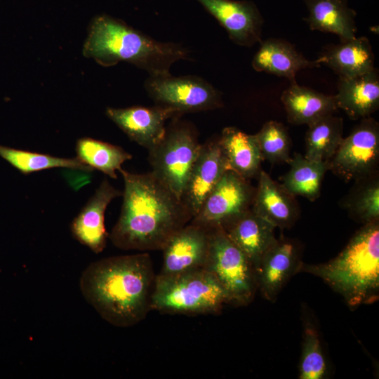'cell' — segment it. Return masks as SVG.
I'll return each instance as SVG.
<instances>
[{"label": "cell", "instance_id": "1", "mask_svg": "<svg viewBox=\"0 0 379 379\" xmlns=\"http://www.w3.org/2000/svg\"><path fill=\"white\" fill-rule=\"evenodd\" d=\"M118 172L124 182L123 202L109 239L123 250H162L192 220V214L152 171L134 173L121 168Z\"/></svg>", "mask_w": 379, "mask_h": 379}, {"label": "cell", "instance_id": "2", "mask_svg": "<svg viewBox=\"0 0 379 379\" xmlns=\"http://www.w3.org/2000/svg\"><path fill=\"white\" fill-rule=\"evenodd\" d=\"M156 275L149 253L112 256L91 263L79 287L84 299L110 324L129 327L151 308Z\"/></svg>", "mask_w": 379, "mask_h": 379}, {"label": "cell", "instance_id": "3", "mask_svg": "<svg viewBox=\"0 0 379 379\" xmlns=\"http://www.w3.org/2000/svg\"><path fill=\"white\" fill-rule=\"evenodd\" d=\"M82 53L101 66L127 62L153 77L169 76L173 63L191 60L190 51L181 44L157 41L105 14L91 21Z\"/></svg>", "mask_w": 379, "mask_h": 379}, {"label": "cell", "instance_id": "4", "mask_svg": "<svg viewBox=\"0 0 379 379\" xmlns=\"http://www.w3.org/2000/svg\"><path fill=\"white\" fill-rule=\"evenodd\" d=\"M298 270L321 278L352 307L375 301L379 289L378 220L365 224L335 258L318 265L300 262Z\"/></svg>", "mask_w": 379, "mask_h": 379}, {"label": "cell", "instance_id": "5", "mask_svg": "<svg viewBox=\"0 0 379 379\" xmlns=\"http://www.w3.org/2000/svg\"><path fill=\"white\" fill-rule=\"evenodd\" d=\"M226 303H230L226 291L205 269L156 275L152 310L188 315L217 314Z\"/></svg>", "mask_w": 379, "mask_h": 379}, {"label": "cell", "instance_id": "6", "mask_svg": "<svg viewBox=\"0 0 379 379\" xmlns=\"http://www.w3.org/2000/svg\"><path fill=\"white\" fill-rule=\"evenodd\" d=\"M165 135L148 149L152 173L180 200L201 144L189 124L173 120Z\"/></svg>", "mask_w": 379, "mask_h": 379}, {"label": "cell", "instance_id": "7", "mask_svg": "<svg viewBox=\"0 0 379 379\" xmlns=\"http://www.w3.org/2000/svg\"><path fill=\"white\" fill-rule=\"evenodd\" d=\"M210 229L209 250L204 269L224 288L230 303L247 305L257 289L253 266L220 226Z\"/></svg>", "mask_w": 379, "mask_h": 379}, {"label": "cell", "instance_id": "8", "mask_svg": "<svg viewBox=\"0 0 379 379\" xmlns=\"http://www.w3.org/2000/svg\"><path fill=\"white\" fill-rule=\"evenodd\" d=\"M145 89L155 105L170 108L178 115L223 106L220 92L196 76L149 77Z\"/></svg>", "mask_w": 379, "mask_h": 379}, {"label": "cell", "instance_id": "9", "mask_svg": "<svg viewBox=\"0 0 379 379\" xmlns=\"http://www.w3.org/2000/svg\"><path fill=\"white\" fill-rule=\"evenodd\" d=\"M379 159V125L370 117L361 119L348 136L343 138L328 169L349 181L365 178L375 169Z\"/></svg>", "mask_w": 379, "mask_h": 379}, {"label": "cell", "instance_id": "10", "mask_svg": "<svg viewBox=\"0 0 379 379\" xmlns=\"http://www.w3.org/2000/svg\"><path fill=\"white\" fill-rule=\"evenodd\" d=\"M254 192L247 179L227 170L191 222L207 228L222 227L250 208Z\"/></svg>", "mask_w": 379, "mask_h": 379}, {"label": "cell", "instance_id": "11", "mask_svg": "<svg viewBox=\"0 0 379 379\" xmlns=\"http://www.w3.org/2000/svg\"><path fill=\"white\" fill-rule=\"evenodd\" d=\"M211 229L191 221L176 232L163 249L159 274L173 275L204 269L210 245Z\"/></svg>", "mask_w": 379, "mask_h": 379}, {"label": "cell", "instance_id": "12", "mask_svg": "<svg viewBox=\"0 0 379 379\" xmlns=\"http://www.w3.org/2000/svg\"><path fill=\"white\" fill-rule=\"evenodd\" d=\"M105 113L130 140L147 150L157 145L165 135L166 121L180 116L170 108L157 105L150 107H107Z\"/></svg>", "mask_w": 379, "mask_h": 379}, {"label": "cell", "instance_id": "13", "mask_svg": "<svg viewBox=\"0 0 379 379\" xmlns=\"http://www.w3.org/2000/svg\"><path fill=\"white\" fill-rule=\"evenodd\" d=\"M226 29L234 43L251 47L262 41L263 18L251 1L197 0Z\"/></svg>", "mask_w": 379, "mask_h": 379}, {"label": "cell", "instance_id": "14", "mask_svg": "<svg viewBox=\"0 0 379 379\" xmlns=\"http://www.w3.org/2000/svg\"><path fill=\"white\" fill-rule=\"evenodd\" d=\"M227 170L228 165L218 139L201 144L181 197L192 218Z\"/></svg>", "mask_w": 379, "mask_h": 379}, {"label": "cell", "instance_id": "15", "mask_svg": "<svg viewBox=\"0 0 379 379\" xmlns=\"http://www.w3.org/2000/svg\"><path fill=\"white\" fill-rule=\"evenodd\" d=\"M120 196L122 192L105 178L72 221L70 230L73 237L95 253H101L107 246L109 234L105 225V211L109 204Z\"/></svg>", "mask_w": 379, "mask_h": 379}, {"label": "cell", "instance_id": "16", "mask_svg": "<svg viewBox=\"0 0 379 379\" xmlns=\"http://www.w3.org/2000/svg\"><path fill=\"white\" fill-rule=\"evenodd\" d=\"M299 264L296 246L277 239L254 267L257 288L265 298L274 300Z\"/></svg>", "mask_w": 379, "mask_h": 379}, {"label": "cell", "instance_id": "17", "mask_svg": "<svg viewBox=\"0 0 379 379\" xmlns=\"http://www.w3.org/2000/svg\"><path fill=\"white\" fill-rule=\"evenodd\" d=\"M221 227L253 268L277 240L275 227L251 208Z\"/></svg>", "mask_w": 379, "mask_h": 379}, {"label": "cell", "instance_id": "18", "mask_svg": "<svg viewBox=\"0 0 379 379\" xmlns=\"http://www.w3.org/2000/svg\"><path fill=\"white\" fill-rule=\"evenodd\" d=\"M293 197L282 185L260 171L251 208L274 227H289L296 220L298 213Z\"/></svg>", "mask_w": 379, "mask_h": 379}, {"label": "cell", "instance_id": "19", "mask_svg": "<svg viewBox=\"0 0 379 379\" xmlns=\"http://www.w3.org/2000/svg\"><path fill=\"white\" fill-rule=\"evenodd\" d=\"M251 65L256 72L284 77L291 84L296 82L295 76L302 69L320 66L316 60L306 58L288 41L277 38L260 42Z\"/></svg>", "mask_w": 379, "mask_h": 379}, {"label": "cell", "instance_id": "20", "mask_svg": "<svg viewBox=\"0 0 379 379\" xmlns=\"http://www.w3.org/2000/svg\"><path fill=\"white\" fill-rule=\"evenodd\" d=\"M334 95L338 109L352 119L369 117L379 106L378 69L353 77H339Z\"/></svg>", "mask_w": 379, "mask_h": 379}, {"label": "cell", "instance_id": "21", "mask_svg": "<svg viewBox=\"0 0 379 379\" xmlns=\"http://www.w3.org/2000/svg\"><path fill=\"white\" fill-rule=\"evenodd\" d=\"M317 62L325 64L339 77H353L373 70L375 56L366 36L354 37L324 49Z\"/></svg>", "mask_w": 379, "mask_h": 379}, {"label": "cell", "instance_id": "22", "mask_svg": "<svg viewBox=\"0 0 379 379\" xmlns=\"http://www.w3.org/2000/svg\"><path fill=\"white\" fill-rule=\"evenodd\" d=\"M281 100L288 121L295 125L312 123L338 109L334 95H328L295 83L284 91Z\"/></svg>", "mask_w": 379, "mask_h": 379}, {"label": "cell", "instance_id": "23", "mask_svg": "<svg viewBox=\"0 0 379 379\" xmlns=\"http://www.w3.org/2000/svg\"><path fill=\"white\" fill-rule=\"evenodd\" d=\"M218 139L229 170L247 180L258 175L263 159L255 135L226 127Z\"/></svg>", "mask_w": 379, "mask_h": 379}, {"label": "cell", "instance_id": "24", "mask_svg": "<svg viewBox=\"0 0 379 379\" xmlns=\"http://www.w3.org/2000/svg\"><path fill=\"white\" fill-rule=\"evenodd\" d=\"M311 30L336 34L340 41L356 37L355 12L345 0H306Z\"/></svg>", "mask_w": 379, "mask_h": 379}, {"label": "cell", "instance_id": "25", "mask_svg": "<svg viewBox=\"0 0 379 379\" xmlns=\"http://www.w3.org/2000/svg\"><path fill=\"white\" fill-rule=\"evenodd\" d=\"M290 169L283 178L282 185L293 196H302L311 201L320 194L321 183L328 163L309 160L299 153L291 158Z\"/></svg>", "mask_w": 379, "mask_h": 379}, {"label": "cell", "instance_id": "26", "mask_svg": "<svg viewBox=\"0 0 379 379\" xmlns=\"http://www.w3.org/2000/svg\"><path fill=\"white\" fill-rule=\"evenodd\" d=\"M343 133V120L333 114L308 125L304 157L309 160L328 162L339 147Z\"/></svg>", "mask_w": 379, "mask_h": 379}, {"label": "cell", "instance_id": "27", "mask_svg": "<svg viewBox=\"0 0 379 379\" xmlns=\"http://www.w3.org/2000/svg\"><path fill=\"white\" fill-rule=\"evenodd\" d=\"M76 153L82 163L112 179L118 178L117 172L133 157L119 146L88 137L77 141Z\"/></svg>", "mask_w": 379, "mask_h": 379}, {"label": "cell", "instance_id": "28", "mask_svg": "<svg viewBox=\"0 0 379 379\" xmlns=\"http://www.w3.org/2000/svg\"><path fill=\"white\" fill-rule=\"evenodd\" d=\"M0 157L24 175L55 168H64L85 172L93 171L77 157H58L3 145H0Z\"/></svg>", "mask_w": 379, "mask_h": 379}, {"label": "cell", "instance_id": "29", "mask_svg": "<svg viewBox=\"0 0 379 379\" xmlns=\"http://www.w3.org/2000/svg\"><path fill=\"white\" fill-rule=\"evenodd\" d=\"M255 137L263 159L271 163L289 162L291 141L283 124L268 121Z\"/></svg>", "mask_w": 379, "mask_h": 379}, {"label": "cell", "instance_id": "30", "mask_svg": "<svg viewBox=\"0 0 379 379\" xmlns=\"http://www.w3.org/2000/svg\"><path fill=\"white\" fill-rule=\"evenodd\" d=\"M326 363L317 330L310 321L305 325L299 378L321 379L326 373Z\"/></svg>", "mask_w": 379, "mask_h": 379}, {"label": "cell", "instance_id": "31", "mask_svg": "<svg viewBox=\"0 0 379 379\" xmlns=\"http://www.w3.org/2000/svg\"><path fill=\"white\" fill-rule=\"evenodd\" d=\"M347 208L365 224L378 220V180H373L357 189L347 201Z\"/></svg>", "mask_w": 379, "mask_h": 379}]
</instances>
